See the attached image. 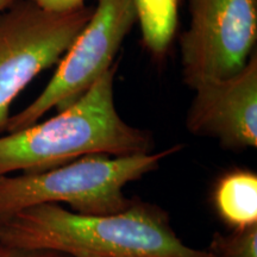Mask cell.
I'll use <instances>...</instances> for the list:
<instances>
[{"instance_id": "1", "label": "cell", "mask_w": 257, "mask_h": 257, "mask_svg": "<svg viewBox=\"0 0 257 257\" xmlns=\"http://www.w3.org/2000/svg\"><path fill=\"white\" fill-rule=\"evenodd\" d=\"M0 243L99 257H216L186 245L168 214L156 205L133 200L113 214H81L56 204L28 207L0 220Z\"/></svg>"}, {"instance_id": "2", "label": "cell", "mask_w": 257, "mask_h": 257, "mask_svg": "<svg viewBox=\"0 0 257 257\" xmlns=\"http://www.w3.org/2000/svg\"><path fill=\"white\" fill-rule=\"evenodd\" d=\"M113 63L85 94L49 119L0 135V176L42 172L87 155L153 153L150 133L128 125L115 110Z\"/></svg>"}, {"instance_id": "3", "label": "cell", "mask_w": 257, "mask_h": 257, "mask_svg": "<svg viewBox=\"0 0 257 257\" xmlns=\"http://www.w3.org/2000/svg\"><path fill=\"white\" fill-rule=\"evenodd\" d=\"M176 144L159 153L130 156L87 155L42 172L0 176V220L42 204H67L81 214H113L131 204L124 187L179 153Z\"/></svg>"}, {"instance_id": "4", "label": "cell", "mask_w": 257, "mask_h": 257, "mask_svg": "<svg viewBox=\"0 0 257 257\" xmlns=\"http://www.w3.org/2000/svg\"><path fill=\"white\" fill-rule=\"evenodd\" d=\"M93 11L85 5L57 14L32 0H16L0 11V135L12 102L38 74L59 62Z\"/></svg>"}, {"instance_id": "5", "label": "cell", "mask_w": 257, "mask_h": 257, "mask_svg": "<svg viewBox=\"0 0 257 257\" xmlns=\"http://www.w3.org/2000/svg\"><path fill=\"white\" fill-rule=\"evenodd\" d=\"M136 22L134 0H96L92 17L61 57L46 88L24 110L10 117L5 133L37 123L51 108L61 111L74 104L113 64Z\"/></svg>"}, {"instance_id": "6", "label": "cell", "mask_w": 257, "mask_h": 257, "mask_svg": "<svg viewBox=\"0 0 257 257\" xmlns=\"http://www.w3.org/2000/svg\"><path fill=\"white\" fill-rule=\"evenodd\" d=\"M191 24L180 37L184 81L194 88L231 78L255 51L257 0H188Z\"/></svg>"}, {"instance_id": "7", "label": "cell", "mask_w": 257, "mask_h": 257, "mask_svg": "<svg viewBox=\"0 0 257 257\" xmlns=\"http://www.w3.org/2000/svg\"><path fill=\"white\" fill-rule=\"evenodd\" d=\"M186 118L189 133L217 138L226 149L244 150L257 146L256 51L238 74L211 80L193 88Z\"/></svg>"}, {"instance_id": "8", "label": "cell", "mask_w": 257, "mask_h": 257, "mask_svg": "<svg viewBox=\"0 0 257 257\" xmlns=\"http://www.w3.org/2000/svg\"><path fill=\"white\" fill-rule=\"evenodd\" d=\"M212 201L218 217L233 231L257 225V174L248 169L225 173L214 185Z\"/></svg>"}, {"instance_id": "9", "label": "cell", "mask_w": 257, "mask_h": 257, "mask_svg": "<svg viewBox=\"0 0 257 257\" xmlns=\"http://www.w3.org/2000/svg\"><path fill=\"white\" fill-rule=\"evenodd\" d=\"M144 47L156 60H163L179 27L181 0H134Z\"/></svg>"}, {"instance_id": "10", "label": "cell", "mask_w": 257, "mask_h": 257, "mask_svg": "<svg viewBox=\"0 0 257 257\" xmlns=\"http://www.w3.org/2000/svg\"><path fill=\"white\" fill-rule=\"evenodd\" d=\"M207 250L216 257H257V225L229 234L216 233Z\"/></svg>"}, {"instance_id": "11", "label": "cell", "mask_w": 257, "mask_h": 257, "mask_svg": "<svg viewBox=\"0 0 257 257\" xmlns=\"http://www.w3.org/2000/svg\"><path fill=\"white\" fill-rule=\"evenodd\" d=\"M0 257H74L68 253L46 249H27L0 243Z\"/></svg>"}, {"instance_id": "12", "label": "cell", "mask_w": 257, "mask_h": 257, "mask_svg": "<svg viewBox=\"0 0 257 257\" xmlns=\"http://www.w3.org/2000/svg\"><path fill=\"white\" fill-rule=\"evenodd\" d=\"M35 4L49 12H70L85 6V0H32Z\"/></svg>"}, {"instance_id": "13", "label": "cell", "mask_w": 257, "mask_h": 257, "mask_svg": "<svg viewBox=\"0 0 257 257\" xmlns=\"http://www.w3.org/2000/svg\"><path fill=\"white\" fill-rule=\"evenodd\" d=\"M16 0H0V11L5 10L6 8H9L12 3H15Z\"/></svg>"}, {"instance_id": "14", "label": "cell", "mask_w": 257, "mask_h": 257, "mask_svg": "<svg viewBox=\"0 0 257 257\" xmlns=\"http://www.w3.org/2000/svg\"><path fill=\"white\" fill-rule=\"evenodd\" d=\"M74 257H99V256H95V255H89V253H80V255H76Z\"/></svg>"}]
</instances>
